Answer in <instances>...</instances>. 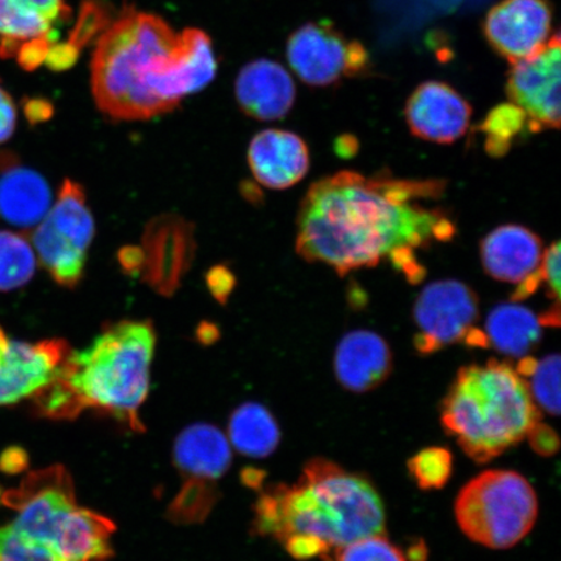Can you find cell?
Segmentation results:
<instances>
[{"label":"cell","mask_w":561,"mask_h":561,"mask_svg":"<svg viewBox=\"0 0 561 561\" xmlns=\"http://www.w3.org/2000/svg\"><path fill=\"white\" fill-rule=\"evenodd\" d=\"M80 50L76 48L73 45H70L69 42H65V44H54L50 46V50H48L45 65L48 69L54 70V72H65L72 68L77 60H79Z\"/></svg>","instance_id":"39"},{"label":"cell","mask_w":561,"mask_h":561,"mask_svg":"<svg viewBox=\"0 0 561 561\" xmlns=\"http://www.w3.org/2000/svg\"><path fill=\"white\" fill-rule=\"evenodd\" d=\"M37 266L34 250L24 236L0 231V291H12L30 283Z\"/></svg>","instance_id":"25"},{"label":"cell","mask_w":561,"mask_h":561,"mask_svg":"<svg viewBox=\"0 0 561 561\" xmlns=\"http://www.w3.org/2000/svg\"><path fill=\"white\" fill-rule=\"evenodd\" d=\"M256 529L278 541L308 533L331 549L386 533L385 508L370 481L335 462H307L296 485L266 491L256 506Z\"/></svg>","instance_id":"4"},{"label":"cell","mask_w":561,"mask_h":561,"mask_svg":"<svg viewBox=\"0 0 561 561\" xmlns=\"http://www.w3.org/2000/svg\"><path fill=\"white\" fill-rule=\"evenodd\" d=\"M174 460L186 482L170 507V517L184 524L205 520L217 500L215 483L230 466L228 439L213 425L187 427L175 442Z\"/></svg>","instance_id":"7"},{"label":"cell","mask_w":561,"mask_h":561,"mask_svg":"<svg viewBox=\"0 0 561 561\" xmlns=\"http://www.w3.org/2000/svg\"><path fill=\"white\" fill-rule=\"evenodd\" d=\"M294 73L310 87H329L366 73L370 66L367 48L336 30L332 21L320 20L300 26L286 46Z\"/></svg>","instance_id":"8"},{"label":"cell","mask_w":561,"mask_h":561,"mask_svg":"<svg viewBox=\"0 0 561 561\" xmlns=\"http://www.w3.org/2000/svg\"><path fill=\"white\" fill-rule=\"evenodd\" d=\"M541 419L528 382L495 359L460 368L440 404L445 432L479 465L520 444Z\"/></svg>","instance_id":"5"},{"label":"cell","mask_w":561,"mask_h":561,"mask_svg":"<svg viewBox=\"0 0 561 561\" xmlns=\"http://www.w3.org/2000/svg\"><path fill=\"white\" fill-rule=\"evenodd\" d=\"M157 334L150 321L110 325L89 347L70 351L59 375L35 396L42 416L73 419L96 410L144 431L140 405L149 394Z\"/></svg>","instance_id":"3"},{"label":"cell","mask_w":561,"mask_h":561,"mask_svg":"<svg viewBox=\"0 0 561 561\" xmlns=\"http://www.w3.org/2000/svg\"><path fill=\"white\" fill-rule=\"evenodd\" d=\"M2 500L5 506L19 511L13 528L46 546L56 524L77 506L73 481L62 467L32 472Z\"/></svg>","instance_id":"11"},{"label":"cell","mask_w":561,"mask_h":561,"mask_svg":"<svg viewBox=\"0 0 561 561\" xmlns=\"http://www.w3.org/2000/svg\"><path fill=\"white\" fill-rule=\"evenodd\" d=\"M70 353L62 340L10 341L0 367V405L15 404L53 382Z\"/></svg>","instance_id":"15"},{"label":"cell","mask_w":561,"mask_h":561,"mask_svg":"<svg viewBox=\"0 0 561 561\" xmlns=\"http://www.w3.org/2000/svg\"><path fill=\"white\" fill-rule=\"evenodd\" d=\"M412 479L421 490H438L453 474V454L444 447H427L407 462Z\"/></svg>","instance_id":"27"},{"label":"cell","mask_w":561,"mask_h":561,"mask_svg":"<svg viewBox=\"0 0 561 561\" xmlns=\"http://www.w3.org/2000/svg\"><path fill=\"white\" fill-rule=\"evenodd\" d=\"M460 529L476 543L507 550L529 535L537 522L538 497L524 476L493 469L474 477L455 502Z\"/></svg>","instance_id":"6"},{"label":"cell","mask_w":561,"mask_h":561,"mask_svg":"<svg viewBox=\"0 0 561 561\" xmlns=\"http://www.w3.org/2000/svg\"><path fill=\"white\" fill-rule=\"evenodd\" d=\"M53 24L19 5L15 0H0V38L26 41L53 37Z\"/></svg>","instance_id":"28"},{"label":"cell","mask_w":561,"mask_h":561,"mask_svg":"<svg viewBox=\"0 0 561 561\" xmlns=\"http://www.w3.org/2000/svg\"><path fill=\"white\" fill-rule=\"evenodd\" d=\"M560 242L552 243L545 250L541 265H539V276L542 285L547 286L549 297L560 301Z\"/></svg>","instance_id":"34"},{"label":"cell","mask_w":561,"mask_h":561,"mask_svg":"<svg viewBox=\"0 0 561 561\" xmlns=\"http://www.w3.org/2000/svg\"><path fill=\"white\" fill-rule=\"evenodd\" d=\"M542 325L538 316L516 301L497 305L488 316L485 334L489 347L501 354L523 357L542 340Z\"/></svg>","instance_id":"22"},{"label":"cell","mask_w":561,"mask_h":561,"mask_svg":"<svg viewBox=\"0 0 561 561\" xmlns=\"http://www.w3.org/2000/svg\"><path fill=\"white\" fill-rule=\"evenodd\" d=\"M480 316V300L471 286L458 279L426 285L413 307L417 328L413 346L420 355H432L465 341Z\"/></svg>","instance_id":"9"},{"label":"cell","mask_w":561,"mask_h":561,"mask_svg":"<svg viewBox=\"0 0 561 561\" xmlns=\"http://www.w3.org/2000/svg\"><path fill=\"white\" fill-rule=\"evenodd\" d=\"M111 23V10L104 0H82L79 16L68 42L81 51V48L90 45L96 37L100 38Z\"/></svg>","instance_id":"30"},{"label":"cell","mask_w":561,"mask_h":561,"mask_svg":"<svg viewBox=\"0 0 561 561\" xmlns=\"http://www.w3.org/2000/svg\"><path fill=\"white\" fill-rule=\"evenodd\" d=\"M0 561H58L44 543L33 541L12 525L0 528Z\"/></svg>","instance_id":"31"},{"label":"cell","mask_w":561,"mask_h":561,"mask_svg":"<svg viewBox=\"0 0 561 561\" xmlns=\"http://www.w3.org/2000/svg\"><path fill=\"white\" fill-rule=\"evenodd\" d=\"M427 546L423 539L413 542L405 552L407 561H426L427 559Z\"/></svg>","instance_id":"44"},{"label":"cell","mask_w":561,"mask_h":561,"mask_svg":"<svg viewBox=\"0 0 561 561\" xmlns=\"http://www.w3.org/2000/svg\"><path fill=\"white\" fill-rule=\"evenodd\" d=\"M249 165L255 180L272 191L297 185L310 170V151L296 133L266 129L252 138Z\"/></svg>","instance_id":"16"},{"label":"cell","mask_w":561,"mask_h":561,"mask_svg":"<svg viewBox=\"0 0 561 561\" xmlns=\"http://www.w3.org/2000/svg\"><path fill=\"white\" fill-rule=\"evenodd\" d=\"M18 111L12 98L3 88H0V144L9 140L16 128Z\"/></svg>","instance_id":"40"},{"label":"cell","mask_w":561,"mask_h":561,"mask_svg":"<svg viewBox=\"0 0 561 561\" xmlns=\"http://www.w3.org/2000/svg\"><path fill=\"white\" fill-rule=\"evenodd\" d=\"M216 73L207 33L175 32L164 19L125 5L96 41L91 89L105 116L150 121L205 89Z\"/></svg>","instance_id":"2"},{"label":"cell","mask_w":561,"mask_h":561,"mask_svg":"<svg viewBox=\"0 0 561 561\" xmlns=\"http://www.w3.org/2000/svg\"><path fill=\"white\" fill-rule=\"evenodd\" d=\"M405 122L413 136L450 145L466 136L471 125V104L445 82L421 83L405 103Z\"/></svg>","instance_id":"14"},{"label":"cell","mask_w":561,"mask_h":561,"mask_svg":"<svg viewBox=\"0 0 561 561\" xmlns=\"http://www.w3.org/2000/svg\"><path fill=\"white\" fill-rule=\"evenodd\" d=\"M114 531L110 518L76 506L56 524L47 547L58 561H104L114 556Z\"/></svg>","instance_id":"20"},{"label":"cell","mask_w":561,"mask_h":561,"mask_svg":"<svg viewBox=\"0 0 561 561\" xmlns=\"http://www.w3.org/2000/svg\"><path fill=\"white\" fill-rule=\"evenodd\" d=\"M560 34L551 35L541 51L512 65L507 95L529 121L531 133L560 126Z\"/></svg>","instance_id":"10"},{"label":"cell","mask_w":561,"mask_h":561,"mask_svg":"<svg viewBox=\"0 0 561 561\" xmlns=\"http://www.w3.org/2000/svg\"><path fill=\"white\" fill-rule=\"evenodd\" d=\"M391 370L390 346L375 332H350L335 348L334 374L348 391L360 394L374 390L388 380Z\"/></svg>","instance_id":"19"},{"label":"cell","mask_w":561,"mask_h":561,"mask_svg":"<svg viewBox=\"0 0 561 561\" xmlns=\"http://www.w3.org/2000/svg\"><path fill=\"white\" fill-rule=\"evenodd\" d=\"M41 222L60 241L88 254L95 236V222L85 191L76 181L62 182L58 199Z\"/></svg>","instance_id":"23"},{"label":"cell","mask_w":561,"mask_h":561,"mask_svg":"<svg viewBox=\"0 0 561 561\" xmlns=\"http://www.w3.org/2000/svg\"><path fill=\"white\" fill-rule=\"evenodd\" d=\"M543 252L541 238L515 224L490 231L480 244L481 263L488 275L516 286L536 275Z\"/></svg>","instance_id":"18"},{"label":"cell","mask_w":561,"mask_h":561,"mask_svg":"<svg viewBox=\"0 0 561 561\" xmlns=\"http://www.w3.org/2000/svg\"><path fill=\"white\" fill-rule=\"evenodd\" d=\"M291 76L278 62L259 59L249 62L236 80V98L245 115L262 122L284 118L296 103Z\"/></svg>","instance_id":"17"},{"label":"cell","mask_w":561,"mask_h":561,"mask_svg":"<svg viewBox=\"0 0 561 561\" xmlns=\"http://www.w3.org/2000/svg\"><path fill=\"white\" fill-rule=\"evenodd\" d=\"M482 30L493 50L514 65L541 51L551 38V5L547 0H502Z\"/></svg>","instance_id":"13"},{"label":"cell","mask_w":561,"mask_h":561,"mask_svg":"<svg viewBox=\"0 0 561 561\" xmlns=\"http://www.w3.org/2000/svg\"><path fill=\"white\" fill-rule=\"evenodd\" d=\"M4 159L0 161V216L19 228L38 226L51 208L50 186L39 173Z\"/></svg>","instance_id":"21"},{"label":"cell","mask_w":561,"mask_h":561,"mask_svg":"<svg viewBox=\"0 0 561 561\" xmlns=\"http://www.w3.org/2000/svg\"><path fill=\"white\" fill-rule=\"evenodd\" d=\"M531 450L542 458H551L559 451L560 440L558 433L550 425L538 423L531 427L528 436Z\"/></svg>","instance_id":"36"},{"label":"cell","mask_w":561,"mask_h":561,"mask_svg":"<svg viewBox=\"0 0 561 561\" xmlns=\"http://www.w3.org/2000/svg\"><path fill=\"white\" fill-rule=\"evenodd\" d=\"M53 44V37H37L24 41L15 56L19 66L26 70V72H33V70L44 65L47 53Z\"/></svg>","instance_id":"35"},{"label":"cell","mask_w":561,"mask_h":561,"mask_svg":"<svg viewBox=\"0 0 561 561\" xmlns=\"http://www.w3.org/2000/svg\"><path fill=\"white\" fill-rule=\"evenodd\" d=\"M335 551V561H407L402 550L385 535L362 538Z\"/></svg>","instance_id":"32"},{"label":"cell","mask_w":561,"mask_h":561,"mask_svg":"<svg viewBox=\"0 0 561 561\" xmlns=\"http://www.w3.org/2000/svg\"><path fill=\"white\" fill-rule=\"evenodd\" d=\"M9 345H10V340L7 339V335L3 332V329L0 328V367H2L5 351H7V348H9Z\"/></svg>","instance_id":"46"},{"label":"cell","mask_w":561,"mask_h":561,"mask_svg":"<svg viewBox=\"0 0 561 561\" xmlns=\"http://www.w3.org/2000/svg\"><path fill=\"white\" fill-rule=\"evenodd\" d=\"M118 263H121L126 275H140L144 266L142 250L136 248V245H126L118 252Z\"/></svg>","instance_id":"42"},{"label":"cell","mask_w":561,"mask_h":561,"mask_svg":"<svg viewBox=\"0 0 561 561\" xmlns=\"http://www.w3.org/2000/svg\"><path fill=\"white\" fill-rule=\"evenodd\" d=\"M207 286L210 294L221 305H226L236 286V277L227 266L217 265L207 273Z\"/></svg>","instance_id":"38"},{"label":"cell","mask_w":561,"mask_h":561,"mask_svg":"<svg viewBox=\"0 0 561 561\" xmlns=\"http://www.w3.org/2000/svg\"><path fill=\"white\" fill-rule=\"evenodd\" d=\"M538 366V360L530 355L520 357V362L517 364V375L520 377H531L535 374Z\"/></svg>","instance_id":"45"},{"label":"cell","mask_w":561,"mask_h":561,"mask_svg":"<svg viewBox=\"0 0 561 561\" xmlns=\"http://www.w3.org/2000/svg\"><path fill=\"white\" fill-rule=\"evenodd\" d=\"M559 383L560 355H547L541 362H538L537 369L531 375V382L528 386L533 401L552 416H559L560 413Z\"/></svg>","instance_id":"29"},{"label":"cell","mask_w":561,"mask_h":561,"mask_svg":"<svg viewBox=\"0 0 561 561\" xmlns=\"http://www.w3.org/2000/svg\"><path fill=\"white\" fill-rule=\"evenodd\" d=\"M0 500H2V490H0Z\"/></svg>","instance_id":"47"},{"label":"cell","mask_w":561,"mask_h":561,"mask_svg":"<svg viewBox=\"0 0 561 561\" xmlns=\"http://www.w3.org/2000/svg\"><path fill=\"white\" fill-rule=\"evenodd\" d=\"M285 549L294 559L306 561L316 557L327 558L331 547L321 538L308 533H297L285 539Z\"/></svg>","instance_id":"33"},{"label":"cell","mask_w":561,"mask_h":561,"mask_svg":"<svg viewBox=\"0 0 561 561\" xmlns=\"http://www.w3.org/2000/svg\"><path fill=\"white\" fill-rule=\"evenodd\" d=\"M445 181L368 178L343 171L316 181L300 203L296 249L306 262L340 276L389 261L410 280L424 277L416 251L453 240L444 209L427 207Z\"/></svg>","instance_id":"1"},{"label":"cell","mask_w":561,"mask_h":561,"mask_svg":"<svg viewBox=\"0 0 561 561\" xmlns=\"http://www.w3.org/2000/svg\"><path fill=\"white\" fill-rule=\"evenodd\" d=\"M485 136V149L491 157H503L510 151L515 139L529 130V121L514 103L497 105L488 114L480 126Z\"/></svg>","instance_id":"26"},{"label":"cell","mask_w":561,"mask_h":561,"mask_svg":"<svg viewBox=\"0 0 561 561\" xmlns=\"http://www.w3.org/2000/svg\"><path fill=\"white\" fill-rule=\"evenodd\" d=\"M140 275L153 291L172 297L194 262L196 242L193 224L178 215H161L147 224L140 245Z\"/></svg>","instance_id":"12"},{"label":"cell","mask_w":561,"mask_h":561,"mask_svg":"<svg viewBox=\"0 0 561 561\" xmlns=\"http://www.w3.org/2000/svg\"><path fill=\"white\" fill-rule=\"evenodd\" d=\"M53 112V104L45 100H30L25 103V115L33 124L48 121Z\"/></svg>","instance_id":"43"},{"label":"cell","mask_w":561,"mask_h":561,"mask_svg":"<svg viewBox=\"0 0 561 561\" xmlns=\"http://www.w3.org/2000/svg\"><path fill=\"white\" fill-rule=\"evenodd\" d=\"M27 454L24 448L12 446L0 454V471L7 474H16L27 467Z\"/></svg>","instance_id":"41"},{"label":"cell","mask_w":561,"mask_h":561,"mask_svg":"<svg viewBox=\"0 0 561 561\" xmlns=\"http://www.w3.org/2000/svg\"><path fill=\"white\" fill-rule=\"evenodd\" d=\"M15 2L23 9L37 13L53 25L56 21L68 20L72 15L65 0H15Z\"/></svg>","instance_id":"37"},{"label":"cell","mask_w":561,"mask_h":561,"mask_svg":"<svg viewBox=\"0 0 561 561\" xmlns=\"http://www.w3.org/2000/svg\"><path fill=\"white\" fill-rule=\"evenodd\" d=\"M229 436L237 450L251 458H266L276 450L280 439L275 417L256 403L244 404L233 413Z\"/></svg>","instance_id":"24"}]
</instances>
